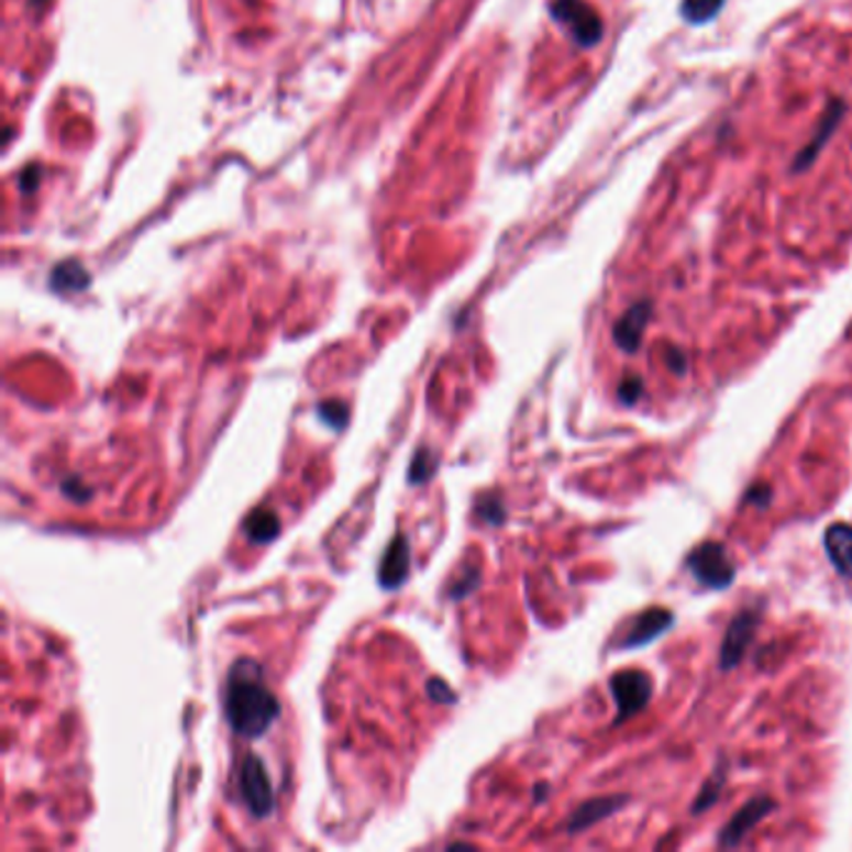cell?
<instances>
[{
    "label": "cell",
    "instance_id": "obj_1",
    "mask_svg": "<svg viewBox=\"0 0 852 852\" xmlns=\"http://www.w3.org/2000/svg\"><path fill=\"white\" fill-rule=\"evenodd\" d=\"M280 715V702L263 683L258 665L241 660L225 683V718L243 738H258Z\"/></svg>",
    "mask_w": 852,
    "mask_h": 852
},
{
    "label": "cell",
    "instance_id": "obj_2",
    "mask_svg": "<svg viewBox=\"0 0 852 852\" xmlns=\"http://www.w3.org/2000/svg\"><path fill=\"white\" fill-rule=\"evenodd\" d=\"M687 567L695 575V580L710 590H726L735 580V563L728 553V547L718 540H708L687 555Z\"/></svg>",
    "mask_w": 852,
    "mask_h": 852
},
{
    "label": "cell",
    "instance_id": "obj_3",
    "mask_svg": "<svg viewBox=\"0 0 852 852\" xmlns=\"http://www.w3.org/2000/svg\"><path fill=\"white\" fill-rule=\"evenodd\" d=\"M557 23H563L577 45L588 48V45L600 43L602 38V21L598 11L585 0H553L550 8Z\"/></svg>",
    "mask_w": 852,
    "mask_h": 852
},
{
    "label": "cell",
    "instance_id": "obj_4",
    "mask_svg": "<svg viewBox=\"0 0 852 852\" xmlns=\"http://www.w3.org/2000/svg\"><path fill=\"white\" fill-rule=\"evenodd\" d=\"M610 693L618 705L616 722H622L648 708L650 695H653V681L643 671H620L610 677Z\"/></svg>",
    "mask_w": 852,
    "mask_h": 852
},
{
    "label": "cell",
    "instance_id": "obj_5",
    "mask_svg": "<svg viewBox=\"0 0 852 852\" xmlns=\"http://www.w3.org/2000/svg\"><path fill=\"white\" fill-rule=\"evenodd\" d=\"M760 626V612L757 610H742L738 612L732 622L728 626L726 638H722V648H720V667L722 671H732L742 657H745V650L750 648L755 638V630Z\"/></svg>",
    "mask_w": 852,
    "mask_h": 852
},
{
    "label": "cell",
    "instance_id": "obj_6",
    "mask_svg": "<svg viewBox=\"0 0 852 852\" xmlns=\"http://www.w3.org/2000/svg\"><path fill=\"white\" fill-rule=\"evenodd\" d=\"M241 790H243V800L247 803V808H251L255 815H268L275 808L270 777H268V773H265V765L261 763L258 757L247 755L243 760Z\"/></svg>",
    "mask_w": 852,
    "mask_h": 852
},
{
    "label": "cell",
    "instance_id": "obj_7",
    "mask_svg": "<svg viewBox=\"0 0 852 852\" xmlns=\"http://www.w3.org/2000/svg\"><path fill=\"white\" fill-rule=\"evenodd\" d=\"M675 622V616L665 608H648L643 612H638L635 618L628 622L626 632H622L618 648L620 650H635L643 648L648 643H653L663 632L671 628Z\"/></svg>",
    "mask_w": 852,
    "mask_h": 852
},
{
    "label": "cell",
    "instance_id": "obj_8",
    "mask_svg": "<svg viewBox=\"0 0 852 852\" xmlns=\"http://www.w3.org/2000/svg\"><path fill=\"white\" fill-rule=\"evenodd\" d=\"M845 110H848V106L842 103L840 98L832 100V103H828V108H825V113H822L820 123H818V131H815V135L810 137V143L805 145V148L795 155V163H793V170L795 173H803V170L810 168V165L815 163V158H818V155H820V151L830 143L832 133L838 131V123L842 121V115H845Z\"/></svg>",
    "mask_w": 852,
    "mask_h": 852
},
{
    "label": "cell",
    "instance_id": "obj_9",
    "mask_svg": "<svg viewBox=\"0 0 852 852\" xmlns=\"http://www.w3.org/2000/svg\"><path fill=\"white\" fill-rule=\"evenodd\" d=\"M770 810H775V800H770L767 795H757L750 803L742 805V808L735 812V818H732L726 828H722L720 845L735 848L738 842L745 838L757 822H763L767 818Z\"/></svg>",
    "mask_w": 852,
    "mask_h": 852
},
{
    "label": "cell",
    "instance_id": "obj_10",
    "mask_svg": "<svg viewBox=\"0 0 852 852\" xmlns=\"http://www.w3.org/2000/svg\"><path fill=\"white\" fill-rule=\"evenodd\" d=\"M650 316H653V302L650 300H638L635 306H630L626 313L620 316V320L612 328V341L626 353H635L640 347V341H643V333L650 323Z\"/></svg>",
    "mask_w": 852,
    "mask_h": 852
},
{
    "label": "cell",
    "instance_id": "obj_11",
    "mask_svg": "<svg viewBox=\"0 0 852 852\" xmlns=\"http://www.w3.org/2000/svg\"><path fill=\"white\" fill-rule=\"evenodd\" d=\"M822 543L832 567L852 580V525H848V522H832L825 530Z\"/></svg>",
    "mask_w": 852,
    "mask_h": 852
},
{
    "label": "cell",
    "instance_id": "obj_12",
    "mask_svg": "<svg viewBox=\"0 0 852 852\" xmlns=\"http://www.w3.org/2000/svg\"><path fill=\"white\" fill-rule=\"evenodd\" d=\"M626 803H628V795L595 797V800L583 803L580 808L575 810L573 820H571V825H567V828H571V832H580L585 828H590V825H595V822L610 818V815L618 812Z\"/></svg>",
    "mask_w": 852,
    "mask_h": 852
},
{
    "label": "cell",
    "instance_id": "obj_13",
    "mask_svg": "<svg viewBox=\"0 0 852 852\" xmlns=\"http://www.w3.org/2000/svg\"><path fill=\"white\" fill-rule=\"evenodd\" d=\"M408 563H410L408 540L406 538H396V543L388 547V553H385V561L380 565V580H383L385 588H396V585H400L402 580H406Z\"/></svg>",
    "mask_w": 852,
    "mask_h": 852
},
{
    "label": "cell",
    "instance_id": "obj_14",
    "mask_svg": "<svg viewBox=\"0 0 852 852\" xmlns=\"http://www.w3.org/2000/svg\"><path fill=\"white\" fill-rule=\"evenodd\" d=\"M726 0H681V15L685 23L705 25L718 18Z\"/></svg>",
    "mask_w": 852,
    "mask_h": 852
},
{
    "label": "cell",
    "instance_id": "obj_15",
    "mask_svg": "<svg viewBox=\"0 0 852 852\" xmlns=\"http://www.w3.org/2000/svg\"><path fill=\"white\" fill-rule=\"evenodd\" d=\"M278 525L280 522H278V518L273 516V512L258 510V512H253L251 518H247L245 530H247V535L255 540V543H268V540H273L275 533H278Z\"/></svg>",
    "mask_w": 852,
    "mask_h": 852
},
{
    "label": "cell",
    "instance_id": "obj_16",
    "mask_svg": "<svg viewBox=\"0 0 852 852\" xmlns=\"http://www.w3.org/2000/svg\"><path fill=\"white\" fill-rule=\"evenodd\" d=\"M722 781H726V775H718V777H715V783L710 785H705L702 787V793H700V797H698V803H695V808H693V812L695 815H700V810L702 808H708V805H712L715 800H718V790H720V785H722Z\"/></svg>",
    "mask_w": 852,
    "mask_h": 852
},
{
    "label": "cell",
    "instance_id": "obj_17",
    "mask_svg": "<svg viewBox=\"0 0 852 852\" xmlns=\"http://www.w3.org/2000/svg\"><path fill=\"white\" fill-rule=\"evenodd\" d=\"M620 400L626 402V406H635V402L640 400V392H643V380L640 378H626L620 383Z\"/></svg>",
    "mask_w": 852,
    "mask_h": 852
},
{
    "label": "cell",
    "instance_id": "obj_18",
    "mask_svg": "<svg viewBox=\"0 0 852 852\" xmlns=\"http://www.w3.org/2000/svg\"><path fill=\"white\" fill-rule=\"evenodd\" d=\"M770 498H773V495H770L767 485H755V488L748 490V500H753L755 506H760V508H765Z\"/></svg>",
    "mask_w": 852,
    "mask_h": 852
},
{
    "label": "cell",
    "instance_id": "obj_19",
    "mask_svg": "<svg viewBox=\"0 0 852 852\" xmlns=\"http://www.w3.org/2000/svg\"><path fill=\"white\" fill-rule=\"evenodd\" d=\"M667 365H671L675 375H683L685 368H687V361H685V355L681 351H671V353H667Z\"/></svg>",
    "mask_w": 852,
    "mask_h": 852
},
{
    "label": "cell",
    "instance_id": "obj_20",
    "mask_svg": "<svg viewBox=\"0 0 852 852\" xmlns=\"http://www.w3.org/2000/svg\"><path fill=\"white\" fill-rule=\"evenodd\" d=\"M330 406H333V410H338V408H341V406H338V402H330ZM330 406H323V408H325V410H330ZM330 423H333V425L338 428V425H341V423H343V420H341V418H338V416H335V412H333V418H330Z\"/></svg>",
    "mask_w": 852,
    "mask_h": 852
}]
</instances>
